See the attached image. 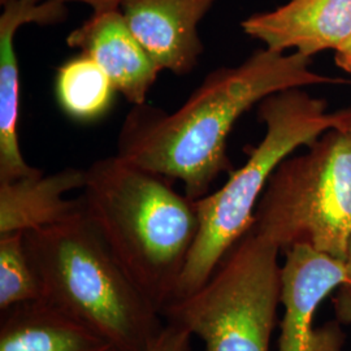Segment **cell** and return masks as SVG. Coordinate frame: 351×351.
Here are the masks:
<instances>
[{"instance_id":"cell-9","label":"cell","mask_w":351,"mask_h":351,"mask_svg":"<svg viewBox=\"0 0 351 351\" xmlns=\"http://www.w3.org/2000/svg\"><path fill=\"white\" fill-rule=\"evenodd\" d=\"M0 14V182L37 175L26 163L19 142L20 72L16 33L27 24L52 25L66 17L63 0H4Z\"/></svg>"},{"instance_id":"cell-6","label":"cell","mask_w":351,"mask_h":351,"mask_svg":"<svg viewBox=\"0 0 351 351\" xmlns=\"http://www.w3.org/2000/svg\"><path fill=\"white\" fill-rule=\"evenodd\" d=\"M281 249L250 229L201 288L162 316L186 328L206 351H269L281 304Z\"/></svg>"},{"instance_id":"cell-13","label":"cell","mask_w":351,"mask_h":351,"mask_svg":"<svg viewBox=\"0 0 351 351\" xmlns=\"http://www.w3.org/2000/svg\"><path fill=\"white\" fill-rule=\"evenodd\" d=\"M1 314L0 351H117L108 339L43 300Z\"/></svg>"},{"instance_id":"cell-16","label":"cell","mask_w":351,"mask_h":351,"mask_svg":"<svg viewBox=\"0 0 351 351\" xmlns=\"http://www.w3.org/2000/svg\"><path fill=\"white\" fill-rule=\"evenodd\" d=\"M191 337L186 328L167 322L147 351H190Z\"/></svg>"},{"instance_id":"cell-4","label":"cell","mask_w":351,"mask_h":351,"mask_svg":"<svg viewBox=\"0 0 351 351\" xmlns=\"http://www.w3.org/2000/svg\"><path fill=\"white\" fill-rule=\"evenodd\" d=\"M258 110L265 126L261 143L250 151L246 163L230 172L221 188L195 201L199 230L175 300L201 288L250 230L258 203L278 165L300 147H307L328 130L343 125L351 116V110L326 112V101L302 88L269 95Z\"/></svg>"},{"instance_id":"cell-12","label":"cell","mask_w":351,"mask_h":351,"mask_svg":"<svg viewBox=\"0 0 351 351\" xmlns=\"http://www.w3.org/2000/svg\"><path fill=\"white\" fill-rule=\"evenodd\" d=\"M86 172L65 168L0 182V234L26 233L66 221L84 211L81 197L66 199L69 191L85 186Z\"/></svg>"},{"instance_id":"cell-15","label":"cell","mask_w":351,"mask_h":351,"mask_svg":"<svg viewBox=\"0 0 351 351\" xmlns=\"http://www.w3.org/2000/svg\"><path fill=\"white\" fill-rule=\"evenodd\" d=\"M40 300L37 275L26 254L24 233L0 234V310Z\"/></svg>"},{"instance_id":"cell-19","label":"cell","mask_w":351,"mask_h":351,"mask_svg":"<svg viewBox=\"0 0 351 351\" xmlns=\"http://www.w3.org/2000/svg\"><path fill=\"white\" fill-rule=\"evenodd\" d=\"M336 64L348 73H351V38L339 50L336 51Z\"/></svg>"},{"instance_id":"cell-1","label":"cell","mask_w":351,"mask_h":351,"mask_svg":"<svg viewBox=\"0 0 351 351\" xmlns=\"http://www.w3.org/2000/svg\"><path fill=\"white\" fill-rule=\"evenodd\" d=\"M339 82L315 72L311 58L264 47L236 66L210 72L172 113L146 103L133 106L121 126L116 155L181 181L184 194L198 201L219 176L230 171L228 137L243 113L281 91Z\"/></svg>"},{"instance_id":"cell-3","label":"cell","mask_w":351,"mask_h":351,"mask_svg":"<svg viewBox=\"0 0 351 351\" xmlns=\"http://www.w3.org/2000/svg\"><path fill=\"white\" fill-rule=\"evenodd\" d=\"M40 300L108 339L117 351H147L162 315L128 277L85 211L24 233Z\"/></svg>"},{"instance_id":"cell-20","label":"cell","mask_w":351,"mask_h":351,"mask_svg":"<svg viewBox=\"0 0 351 351\" xmlns=\"http://www.w3.org/2000/svg\"><path fill=\"white\" fill-rule=\"evenodd\" d=\"M345 263H346V267H348V271H349V276H350L351 281V239L350 242H349V247H348V254H346V259H345Z\"/></svg>"},{"instance_id":"cell-10","label":"cell","mask_w":351,"mask_h":351,"mask_svg":"<svg viewBox=\"0 0 351 351\" xmlns=\"http://www.w3.org/2000/svg\"><path fill=\"white\" fill-rule=\"evenodd\" d=\"M245 34L265 49L294 50L306 58L339 50L351 38V0H289L242 21Z\"/></svg>"},{"instance_id":"cell-14","label":"cell","mask_w":351,"mask_h":351,"mask_svg":"<svg viewBox=\"0 0 351 351\" xmlns=\"http://www.w3.org/2000/svg\"><path fill=\"white\" fill-rule=\"evenodd\" d=\"M55 93L58 104L66 116L75 121L90 123L111 110L117 91L101 66L80 52L58 68Z\"/></svg>"},{"instance_id":"cell-8","label":"cell","mask_w":351,"mask_h":351,"mask_svg":"<svg viewBox=\"0 0 351 351\" xmlns=\"http://www.w3.org/2000/svg\"><path fill=\"white\" fill-rule=\"evenodd\" d=\"M217 0H123L126 24L162 71L195 69L204 46L198 25Z\"/></svg>"},{"instance_id":"cell-18","label":"cell","mask_w":351,"mask_h":351,"mask_svg":"<svg viewBox=\"0 0 351 351\" xmlns=\"http://www.w3.org/2000/svg\"><path fill=\"white\" fill-rule=\"evenodd\" d=\"M64 3H82L91 7L93 13L108 12L120 10L123 0H63Z\"/></svg>"},{"instance_id":"cell-2","label":"cell","mask_w":351,"mask_h":351,"mask_svg":"<svg viewBox=\"0 0 351 351\" xmlns=\"http://www.w3.org/2000/svg\"><path fill=\"white\" fill-rule=\"evenodd\" d=\"M84 211L128 277L162 315L199 230L195 201L117 155L88 167Z\"/></svg>"},{"instance_id":"cell-17","label":"cell","mask_w":351,"mask_h":351,"mask_svg":"<svg viewBox=\"0 0 351 351\" xmlns=\"http://www.w3.org/2000/svg\"><path fill=\"white\" fill-rule=\"evenodd\" d=\"M335 314L341 324L351 326V287L339 288L333 298Z\"/></svg>"},{"instance_id":"cell-5","label":"cell","mask_w":351,"mask_h":351,"mask_svg":"<svg viewBox=\"0 0 351 351\" xmlns=\"http://www.w3.org/2000/svg\"><path fill=\"white\" fill-rule=\"evenodd\" d=\"M255 233L282 252L308 245L345 261L351 239V116L287 158L255 211Z\"/></svg>"},{"instance_id":"cell-11","label":"cell","mask_w":351,"mask_h":351,"mask_svg":"<svg viewBox=\"0 0 351 351\" xmlns=\"http://www.w3.org/2000/svg\"><path fill=\"white\" fill-rule=\"evenodd\" d=\"M66 43L98 64L130 104L146 103L160 69L132 33L120 10L93 13L69 33Z\"/></svg>"},{"instance_id":"cell-7","label":"cell","mask_w":351,"mask_h":351,"mask_svg":"<svg viewBox=\"0 0 351 351\" xmlns=\"http://www.w3.org/2000/svg\"><path fill=\"white\" fill-rule=\"evenodd\" d=\"M350 284L345 261L308 245L285 251L277 351H343L346 337L339 320L316 328L315 316L330 294Z\"/></svg>"}]
</instances>
